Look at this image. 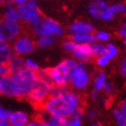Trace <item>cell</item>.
<instances>
[{
	"instance_id": "cell-40",
	"label": "cell",
	"mask_w": 126,
	"mask_h": 126,
	"mask_svg": "<svg viewBox=\"0 0 126 126\" xmlns=\"http://www.w3.org/2000/svg\"><path fill=\"white\" fill-rule=\"evenodd\" d=\"M123 28H124V29H126V21L124 23V26H123Z\"/></svg>"
},
{
	"instance_id": "cell-17",
	"label": "cell",
	"mask_w": 126,
	"mask_h": 126,
	"mask_svg": "<svg viewBox=\"0 0 126 126\" xmlns=\"http://www.w3.org/2000/svg\"><path fill=\"white\" fill-rule=\"evenodd\" d=\"M8 67L10 68L11 73L16 72V71L20 70L22 68H24V58L19 57V56H14L13 59L8 63Z\"/></svg>"
},
{
	"instance_id": "cell-11",
	"label": "cell",
	"mask_w": 126,
	"mask_h": 126,
	"mask_svg": "<svg viewBox=\"0 0 126 126\" xmlns=\"http://www.w3.org/2000/svg\"><path fill=\"white\" fill-rule=\"evenodd\" d=\"M4 12L2 19L8 22H20L19 13L14 1H7L4 3Z\"/></svg>"
},
{
	"instance_id": "cell-6",
	"label": "cell",
	"mask_w": 126,
	"mask_h": 126,
	"mask_svg": "<svg viewBox=\"0 0 126 126\" xmlns=\"http://www.w3.org/2000/svg\"><path fill=\"white\" fill-rule=\"evenodd\" d=\"M11 46L15 55L22 58L30 55L36 48L35 41L29 34H21L12 42Z\"/></svg>"
},
{
	"instance_id": "cell-13",
	"label": "cell",
	"mask_w": 126,
	"mask_h": 126,
	"mask_svg": "<svg viewBox=\"0 0 126 126\" xmlns=\"http://www.w3.org/2000/svg\"><path fill=\"white\" fill-rule=\"evenodd\" d=\"M108 7V4L103 0H95L92 1L88 5V13L93 18H101L103 12Z\"/></svg>"
},
{
	"instance_id": "cell-21",
	"label": "cell",
	"mask_w": 126,
	"mask_h": 126,
	"mask_svg": "<svg viewBox=\"0 0 126 126\" xmlns=\"http://www.w3.org/2000/svg\"><path fill=\"white\" fill-rule=\"evenodd\" d=\"M113 116L115 120L116 124L118 126H126V118L124 115L120 112L118 108L113 109Z\"/></svg>"
},
{
	"instance_id": "cell-3",
	"label": "cell",
	"mask_w": 126,
	"mask_h": 126,
	"mask_svg": "<svg viewBox=\"0 0 126 126\" xmlns=\"http://www.w3.org/2000/svg\"><path fill=\"white\" fill-rule=\"evenodd\" d=\"M77 61L70 59H67L61 61L58 65L48 68L49 79L54 87H67L69 84L71 71L73 70Z\"/></svg>"
},
{
	"instance_id": "cell-16",
	"label": "cell",
	"mask_w": 126,
	"mask_h": 126,
	"mask_svg": "<svg viewBox=\"0 0 126 126\" xmlns=\"http://www.w3.org/2000/svg\"><path fill=\"white\" fill-rule=\"evenodd\" d=\"M106 74L105 72H99L96 74V76L94 77V82H93V86H94V91L99 92L100 90L103 89V87L105 86V84L106 83Z\"/></svg>"
},
{
	"instance_id": "cell-5",
	"label": "cell",
	"mask_w": 126,
	"mask_h": 126,
	"mask_svg": "<svg viewBox=\"0 0 126 126\" xmlns=\"http://www.w3.org/2000/svg\"><path fill=\"white\" fill-rule=\"evenodd\" d=\"M52 85L50 81L37 79V81L28 94V100L34 105L42 106L46 100L50 97Z\"/></svg>"
},
{
	"instance_id": "cell-20",
	"label": "cell",
	"mask_w": 126,
	"mask_h": 126,
	"mask_svg": "<svg viewBox=\"0 0 126 126\" xmlns=\"http://www.w3.org/2000/svg\"><path fill=\"white\" fill-rule=\"evenodd\" d=\"M24 66L26 69H29V70L36 72V73L40 70V68H41L39 64L34 61L33 59H32V58L24 59Z\"/></svg>"
},
{
	"instance_id": "cell-33",
	"label": "cell",
	"mask_w": 126,
	"mask_h": 126,
	"mask_svg": "<svg viewBox=\"0 0 126 126\" xmlns=\"http://www.w3.org/2000/svg\"><path fill=\"white\" fill-rule=\"evenodd\" d=\"M120 71H121V74L124 78H126V57L123 60L121 63V66H120Z\"/></svg>"
},
{
	"instance_id": "cell-19",
	"label": "cell",
	"mask_w": 126,
	"mask_h": 126,
	"mask_svg": "<svg viewBox=\"0 0 126 126\" xmlns=\"http://www.w3.org/2000/svg\"><path fill=\"white\" fill-rule=\"evenodd\" d=\"M54 43V39L50 37H38L35 42L36 47L39 49H48L52 46Z\"/></svg>"
},
{
	"instance_id": "cell-10",
	"label": "cell",
	"mask_w": 126,
	"mask_h": 126,
	"mask_svg": "<svg viewBox=\"0 0 126 126\" xmlns=\"http://www.w3.org/2000/svg\"><path fill=\"white\" fill-rule=\"evenodd\" d=\"M68 30L72 36L80 34H93L94 26L88 22L76 21L69 25Z\"/></svg>"
},
{
	"instance_id": "cell-9",
	"label": "cell",
	"mask_w": 126,
	"mask_h": 126,
	"mask_svg": "<svg viewBox=\"0 0 126 126\" xmlns=\"http://www.w3.org/2000/svg\"><path fill=\"white\" fill-rule=\"evenodd\" d=\"M74 61H78V63H82L84 64L86 62L91 60L93 57V52H92V45L88 44H82L79 45L77 50L74 51L73 53Z\"/></svg>"
},
{
	"instance_id": "cell-30",
	"label": "cell",
	"mask_w": 126,
	"mask_h": 126,
	"mask_svg": "<svg viewBox=\"0 0 126 126\" xmlns=\"http://www.w3.org/2000/svg\"><path fill=\"white\" fill-rule=\"evenodd\" d=\"M110 60L106 57V56H103V57H100L96 60V65L99 67V68H105L110 63Z\"/></svg>"
},
{
	"instance_id": "cell-1",
	"label": "cell",
	"mask_w": 126,
	"mask_h": 126,
	"mask_svg": "<svg viewBox=\"0 0 126 126\" xmlns=\"http://www.w3.org/2000/svg\"><path fill=\"white\" fill-rule=\"evenodd\" d=\"M41 107L48 115L66 120L81 109V98L77 93L68 89L60 95L50 96Z\"/></svg>"
},
{
	"instance_id": "cell-22",
	"label": "cell",
	"mask_w": 126,
	"mask_h": 126,
	"mask_svg": "<svg viewBox=\"0 0 126 126\" xmlns=\"http://www.w3.org/2000/svg\"><path fill=\"white\" fill-rule=\"evenodd\" d=\"M94 39L99 43H103L104 44L105 42H107L110 40V34L105 31L97 32L96 33L94 34Z\"/></svg>"
},
{
	"instance_id": "cell-25",
	"label": "cell",
	"mask_w": 126,
	"mask_h": 126,
	"mask_svg": "<svg viewBox=\"0 0 126 126\" xmlns=\"http://www.w3.org/2000/svg\"><path fill=\"white\" fill-rule=\"evenodd\" d=\"M114 16H115V14L113 13V11L112 10L111 6L108 5V7L103 12L100 19H102V20H104V21H105V22L111 21V20H113V19L114 18Z\"/></svg>"
},
{
	"instance_id": "cell-12",
	"label": "cell",
	"mask_w": 126,
	"mask_h": 126,
	"mask_svg": "<svg viewBox=\"0 0 126 126\" xmlns=\"http://www.w3.org/2000/svg\"><path fill=\"white\" fill-rule=\"evenodd\" d=\"M29 115L24 111H13L8 118L9 126H26L29 123Z\"/></svg>"
},
{
	"instance_id": "cell-8",
	"label": "cell",
	"mask_w": 126,
	"mask_h": 126,
	"mask_svg": "<svg viewBox=\"0 0 126 126\" xmlns=\"http://www.w3.org/2000/svg\"><path fill=\"white\" fill-rule=\"evenodd\" d=\"M22 29L20 22H8L0 19V36L3 42H13L22 34Z\"/></svg>"
},
{
	"instance_id": "cell-42",
	"label": "cell",
	"mask_w": 126,
	"mask_h": 126,
	"mask_svg": "<svg viewBox=\"0 0 126 126\" xmlns=\"http://www.w3.org/2000/svg\"><path fill=\"white\" fill-rule=\"evenodd\" d=\"M0 42H2V40H1V36H0Z\"/></svg>"
},
{
	"instance_id": "cell-36",
	"label": "cell",
	"mask_w": 126,
	"mask_h": 126,
	"mask_svg": "<svg viewBox=\"0 0 126 126\" xmlns=\"http://www.w3.org/2000/svg\"><path fill=\"white\" fill-rule=\"evenodd\" d=\"M98 94H99V92L94 91V90H93L92 93H91V97H92V100L94 102H96L98 100Z\"/></svg>"
},
{
	"instance_id": "cell-35",
	"label": "cell",
	"mask_w": 126,
	"mask_h": 126,
	"mask_svg": "<svg viewBox=\"0 0 126 126\" xmlns=\"http://www.w3.org/2000/svg\"><path fill=\"white\" fill-rule=\"evenodd\" d=\"M87 118H89L90 120H94V119L96 117V112H95L94 109H90L87 113Z\"/></svg>"
},
{
	"instance_id": "cell-31",
	"label": "cell",
	"mask_w": 126,
	"mask_h": 126,
	"mask_svg": "<svg viewBox=\"0 0 126 126\" xmlns=\"http://www.w3.org/2000/svg\"><path fill=\"white\" fill-rule=\"evenodd\" d=\"M102 90L105 94H112V93L114 91V86H113V84H112L111 82L106 81V83L105 84V86H104Z\"/></svg>"
},
{
	"instance_id": "cell-29",
	"label": "cell",
	"mask_w": 126,
	"mask_h": 126,
	"mask_svg": "<svg viewBox=\"0 0 126 126\" xmlns=\"http://www.w3.org/2000/svg\"><path fill=\"white\" fill-rule=\"evenodd\" d=\"M9 75H11V70L8 65L0 64V79H4L5 77H8Z\"/></svg>"
},
{
	"instance_id": "cell-41",
	"label": "cell",
	"mask_w": 126,
	"mask_h": 126,
	"mask_svg": "<svg viewBox=\"0 0 126 126\" xmlns=\"http://www.w3.org/2000/svg\"><path fill=\"white\" fill-rule=\"evenodd\" d=\"M92 126H99V125H98V124H94Z\"/></svg>"
},
{
	"instance_id": "cell-37",
	"label": "cell",
	"mask_w": 126,
	"mask_h": 126,
	"mask_svg": "<svg viewBox=\"0 0 126 126\" xmlns=\"http://www.w3.org/2000/svg\"><path fill=\"white\" fill-rule=\"evenodd\" d=\"M118 33H119V36L122 37L123 39H124V38L126 37V29H124V28H122V29L119 30Z\"/></svg>"
},
{
	"instance_id": "cell-23",
	"label": "cell",
	"mask_w": 126,
	"mask_h": 126,
	"mask_svg": "<svg viewBox=\"0 0 126 126\" xmlns=\"http://www.w3.org/2000/svg\"><path fill=\"white\" fill-rule=\"evenodd\" d=\"M106 49H107V51H106V54L105 56L107 57L110 61H112L113 59H114L118 54V49L114 44H112V43H109V44L106 45Z\"/></svg>"
},
{
	"instance_id": "cell-32",
	"label": "cell",
	"mask_w": 126,
	"mask_h": 126,
	"mask_svg": "<svg viewBox=\"0 0 126 126\" xmlns=\"http://www.w3.org/2000/svg\"><path fill=\"white\" fill-rule=\"evenodd\" d=\"M26 126H45V124L40 119H34V120L29 121V123L26 124Z\"/></svg>"
},
{
	"instance_id": "cell-38",
	"label": "cell",
	"mask_w": 126,
	"mask_h": 126,
	"mask_svg": "<svg viewBox=\"0 0 126 126\" xmlns=\"http://www.w3.org/2000/svg\"><path fill=\"white\" fill-rule=\"evenodd\" d=\"M3 5H4V2H2V1H0V8L3 7Z\"/></svg>"
},
{
	"instance_id": "cell-28",
	"label": "cell",
	"mask_w": 126,
	"mask_h": 126,
	"mask_svg": "<svg viewBox=\"0 0 126 126\" xmlns=\"http://www.w3.org/2000/svg\"><path fill=\"white\" fill-rule=\"evenodd\" d=\"M11 111L5 108L1 104H0V122L8 121L9 115H10Z\"/></svg>"
},
{
	"instance_id": "cell-2",
	"label": "cell",
	"mask_w": 126,
	"mask_h": 126,
	"mask_svg": "<svg viewBox=\"0 0 126 126\" xmlns=\"http://www.w3.org/2000/svg\"><path fill=\"white\" fill-rule=\"evenodd\" d=\"M14 3L18 10L20 23H24L32 28L35 27L41 23L43 16L36 1L15 0Z\"/></svg>"
},
{
	"instance_id": "cell-44",
	"label": "cell",
	"mask_w": 126,
	"mask_h": 126,
	"mask_svg": "<svg viewBox=\"0 0 126 126\" xmlns=\"http://www.w3.org/2000/svg\"><path fill=\"white\" fill-rule=\"evenodd\" d=\"M124 15H125V16H126V11H125V13H124Z\"/></svg>"
},
{
	"instance_id": "cell-24",
	"label": "cell",
	"mask_w": 126,
	"mask_h": 126,
	"mask_svg": "<svg viewBox=\"0 0 126 126\" xmlns=\"http://www.w3.org/2000/svg\"><path fill=\"white\" fill-rule=\"evenodd\" d=\"M78 46H79V45L77 44L74 41H72V40H67V41H65L64 43H63V49H64L66 51L70 52V53H73L74 51L77 50Z\"/></svg>"
},
{
	"instance_id": "cell-18",
	"label": "cell",
	"mask_w": 126,
	"mask_h": 126,
	"mask_svg": "<svg viewBox=\"0 0 126 126\" xmlns=\"http://www.w3.org/2000/svg\"><path fill=\"white\" fill-rule=\"evenodd\" d=\"M107 49H106V45L103 44V43H99L94 42V44H92V52H93V57H95L96 59L103 57L106 54Z\"/></svg>"
},
{
	"instance_id": "cell-26",
	"label": "cell",
	"mask_w": 126,
	"mask_h": 126,
	"mask_svg": "<svg viewBox=\"0 0 126 126\" xmlns=\"http://www.w3.org/2000/svg\"><path fill=\"white\" fill-rule=\"evenodd\" d=\"M81 124H82L81 119L71 116L69 118L66 119L63 126H81Z\"/></svg>"
},
{
	"instance_id": "cell-39",
	"label": "cell",
	"mask_w": 126,
	"mask_h": 126,
	"mask_svg": "<svg viewBox=\"0 0 126 126\" xmlns=\"http://www.w3.org/2000/svg\"><path fill=\"white\" fill-rule=\"evenodd\" d=\"M124 46H125V48H126V37L124 39Z\"/></svg>"
},
{
	"instance_id": "cell-15",
	"label": "cell",
	"mask_w": 126,
	"mask_h": 126,
	"mask_svg": "<svg viewBox=\"0 0 126 126\" xmlns=\"http://www.w3.org/2000/svg\"><path fill=\"white\" fill-rule=\"evenodd\" d=\"M72 41L76 42L78 45L88 44L92 45L95 42L94 34H80V35H73L71 38Z\"/></svg>"
},
{
	"instance_id": "cell-14",
	"label": "cell",
	"mask_w": 126,
	"mask_h": 126,
	"mask_svg": "<svg viewBox=\"0 0 126 126\" xmlns=\"http://www.w3.org/2000/svg\"><path fill=\"white\" fill-rule=\"evenodd\" d=\"M14 56L15 53L10 43L0 42V64L8 65Z\"/></svg>"
},
{
	"instance_id": "cell-43",
	"label": "cell",
	"mask_w": 126,
	"mask_h": 126,
	"mask_svg": "<svg viewBox=\"0 0 126 126\" xmlns=\"http://www.w3.org/2000/svg\"><path fill=\"white\" fill-rule=\"evenodd\" d=\"M0 88H1V79H0Z\"/></svg>"
},
{
	"instance_id": "cell-7",
	"label": "cell",
	"mask_w": 126,
	"mask_h": 126,
	"mask_svg": "<svg viewBox=\"0 0 126 126\" xmlns=\"http://www.w3.org/2000/svg\"><path fill=\"white\" fill-rule=\"evenodd\" d=\"M90 81V76L85 64L77 62L75 68L71 71L69 84L77 90H84L87 88Z\"/></svg>"
},
{
	"instance_id": "cell-4",
	"label": "cell",
	"mask_w": 126,
	"mask_h": 126,
	"mask_svg": "<svg viewBox=\"0 0 126 126\" xmlns=\"http://www.w3.org/2000/svg\"><path fill=\"white\" fill-rule=\"evenodd\" d=\"M32 32L38 37H61L64 33L62 26L54 19L50 17H43L38 25L32 28Z\"/></svg>"
},
{
	"instance_id": "cell-34",
	"label": "cell",
	"mask_w": 126,
	"mask_h": 126,
	"mask_svg": "<svg viewBox=\"0 0 126 126\" xmlns=\"http://www.w3.org/2000/svg\"><path fill=\"white\" fill-rule=\"evenodd\" d=\"M118 109L126 118V99H124V101H122L121 105H120V108H118Z\"/></svg>"
},
{
	"instance_id": "cell-27",
	"label": "cell",
	"mask_w": 126,
	"mask_h": 126,
	"mask_svg": "<svg viewBox=\"0 0 126 126\" xmlns=\"http://www.w3.org/2000/svg\"><path fill=\"white\" fill-rule=\"evenodd\" d=\"M113 13L115 14H124L126 11V5L122 4V3H117L113 5H110Z\"/></svg>"
}]
</instances>
